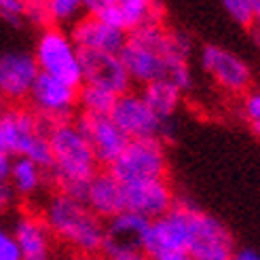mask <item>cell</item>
I'll return each mask as SVG.
<instances>
[{"mask_svg": "<svg viewBox=\"0 0 260 260\" xmlns=\"http://www.w3.org/2000/svg\"><path fill=\"white\" fill-rule=\"evenodd\" d=\"M51 25H61L63 23H74L79 19L83 11V0H45Z\"/></svg>", "mask_w": 260, "mask_h": 260, "instance_id": "cb8c5ba5", "label": "cell"}, {"mask_svg": "<svg viewBox=\"0 0 260 260\" xmlns=\"http://www.w3.org/2000/svg\"><path fill=\"white\" fill-rule=\"evenodd\" d=\"M41 216L53 239L72 254L102 256L106 222L91 212L83 199L53 192L45 201Z\"/></svg>", "mask_w": 260, "mask_h": 260, "instance_id": "3957f363", "label": "cell"}, {"mask_svg": "<svg viewBox=\"0 0 260 260\" xmlns=\"http://www.w3.org/2000/svg\"><path fill=\"white\" fill-rule=\"evenodd\" d=\"M74 123L79 125V129L85 134L87 142L93 148V154L100 165L110 167L116 159L121 157V152L129 144V138L114 125L110 119V114H85L79 112V116L74 119Z\"/></svg>", "mask_w": 260, "mask_h": 260, "instance_id": "5bb4252c", "label": "cell"}, {"mask_svg": "<svg viewBox=\"0 0 260 260\" xmlns=\"http://www.w3.org/2000/svg\"><path fill=\"white\" fill-rule=\"evenodd\" d=\"M194 205L188 199H176V205L165 216L150 220V224L142 239V252L148 260H157L167 254L188 252L192 212Z\"/></svg>", "mask_w": 260, "mask_h": 260, "instance_id": "8992f818", "label": "cell"}, {"mask_svg": "<svg viewBox=\"0 0 260 260\" xmlns=\"http://www.w3.org/2000/svg\"><path fill=\"white\" fill-rule=\"evenodd\" d=\"M11 157L0 150V184H9V172H11Z\"/></svg>", "mask_w": 260, "mask_h": 260, "instance_id": "1f68e13d", "label": "cell"}, {"mask_svg": "<svg viewBox=\"0 0 260 260\" xmlns=\"http://www.w3.org/2000/svg\"><path fill=\"white\" fill-rule=\"evenodd\" d=\"M140 95L144 98L148 108L159 116L161 121H170L180 108L182 91L172 81H154L146 87H142Z\"/></svg>", "mask_w": 260, "mask_h": 260, "instance_id": "7402d4cb", "label": "cell"}, {"mask_svg": "<svg viewBox=\"0 0 260 260\" xmlns=\"http://www.w3.org/2000/svg\"><path fill=\"white\" fill-rule=\"evenodd\" d=\"M15 192L9 184H0V218L11 212V207L15 205Z\"/></svg>", "mask_w": 260, "mask_h": 260, "instance_id": "f546056e", "label": "cell"}, {"mask_svg": "<svg viewBox=\"0 0 260 260\" xmlns=\"http://www.w3.org/2000/svg\"><path fill=\"white\" fill-rule=\"evenodd\" d=\"M70 38L79 51H104V53H121L127 34L112 28V25L100 21L98 17L83 15L79 17L72 28H70Z\"/></svg>", "mask_w": 260, "mask_h": 260, "instance_id": "ac0fdd59", "label": "cell"}, {"mask_svg": "<svg viewBox=\"0 0 260 260\" xmlns=\"http://www.w3.org/2000/svg\"><path fill=\"white\" fill-rule=\"evenodd\" d=\"M28 3H30V0H28Z\"/></svg>", "mask_w": 260, "mask_h": 260, "instance_id": "ab89813d", "label": "cell"}, {"mask_svg": "<svg viewBox=\"0 0 260 260\" xmlns=\"http://www.w3.org/2000/svg\"><path fill=\"white\" fill-rule=\"evenodd\" d=\"M252 127H254V132H256V136L260 138V125H252Z\"/></svg>", "mask_w": 260, "mask_h": 260, "instance_id": "74e56055", "label": "cell"}, {"mask_svg": "<svg viewBox=\"0 0 260 260\" xmlns=\"http://www.w3.org/2000/svg\"><path fill=\"white\" fill-rule=\"evenodd\" d=\"M125 212H134L146 220H157L165 216L176 205V192L167 178L144 180L123 184Z\"/></svg>", "mask_w": 260, "mask_h": 260, "instance_id": "4fadbf2b", "label": "cell"}, {"mask_svg": "<svg viewBox=\"0 0 260 260\" xmlns=\"http://www.w3.org/2000/svg\"><path fill=\"white\" fill-rule=\"evenodd\" d=\"M231 260H260V252L252 248H237Z\"/></svg>", "mask_w": 260, "mask_h": 260, "instance_id": "d6a6232c", "label": "cell"}, {"mask_svg": "<svg viewBox=\"0 0 260 260\" xmlns=\"http://www.w3.org/2000/svg\"><path fill=\"white\" fill-rule=\"evenodd\" d=\"M110 119L129 140L140 138H159L163 140L170 134V121H161L138 91H125L116 95L110 110Z\"/></svg>", "mask_w": 260, "mask_h": 260, "instance_id": "30bf717a", "label": "cell"}, {"mask_svg": "<svg viewBox=\"0 0 260 260\" xmlns=\"http://www.w3.org/2000/svg\"><path fill=\"white\" fill-rule=\"evenodd\" d=\"M47 180H49L47 170L38 163L23 159V157H15L11 161L9 186L15 192V197H23V199L36 197V194L45 188Z\"/></svg>", "mask_w": 260, "mask_h": 260, "instance_id": "44dd1931", "label": "cell"}, {"mask_svg": "<svg viewBox=\"0 0 260 260\" xmlns=\"http://www.w3.org/2000/svg\"><path fill=\"white\" fill-rule=\"evenodd\" d=\"M61 260H104V256H83V254H68Z\"/></svg>", "mask_w": 260, "mask_h": 260, "instance_id": "e575fe53", "label": "cell"}, {"mask_svg": "<svg viewBox=\"0 0 260 260\" xmlns=\"http://www.w3.org/2000/svg\"><path fill=\"white\" fill-rule=\"evenodd\" d=\"M224 7V11L229 13V17L243 25V28H250V25L256 23L254 19V3L252 0H220Z\"/></svg>", "mask_w": 260, "mask_h": 260, "instance_id": "d4e9b609", "label": "cell"}, {"mask_svg": "<svg viewBox=\"0 0 260 260\" xmlns=\"http://www.w3.org/2000/svg\"><path fill=\"white\" fill-rule=\"evenodd\" d=\"M83 11L125 34L161 23L163 17L159 0H83Z\"/></svg>", "mask_w": 260, "mask_h": 260, "instance_id": "ba28073f", "label": "cell"}, {"mask_svg": "<svg viewBox=\"0 0 260 260\" xmlns=\"http://www.w3.org/2000/svg\"><path fill=\"white\" fill-rule=\"evenodd\" d=\"M0 150L11 159L23 157L49 172V125L30 108L13 106L0 112Z\"/></svg>", "mask_w": 260, "mask_h": 260, "instance_id": "277c9868", "label": "cell"}, {"mask_svg": "<svg viewBox=\"0 0 260 260\" xmlns=\"http://www.w3.org/2000/svg\"><path fill=\"white\" fill-rule=\"evenodd\" d=\"M83 201L104 222L114 216L125 212V197H123V184L116 180L108 170H100L93 180L87 184Z\"/></svg>", "mask_w": 260, "mask_h": 260, "instance_id": "d6986e66", "label": "cell"}, {"mask_svg": "<svg viewBox=\"0 0 260 260\" xmlns=\"http://www.w3.org/2000/svg\"><path fill=\"white\" fill-rule=\"evenodd\" d=\"M150 224V220L134 212H121L106 220L104 226V250L102 254H114L125 250H142V239Z\"/></svg>", "mask_w": 260, "mask_h": 260, "instance_id": "ffe728a7", "label": "cell"}, {"mask_svg": "<svg viewBox=\"0 0 260 260\" xmlns=\"http://www.w3.org/2000/svg\"><path fill=\"white\" fill-rule=\"evenodd\" d=\"M49 148L51 167L47 176L53 182L55 192L83 199L87 184L100 172V163L74 119L49 125Z\"/></svg>", "mask_w": 260, "mask_h": 260, "instance_id": "7a4b0ae2", "label": "cell"}, {"mask_svg": "<svg viewBox=\"0 0 260 260\" xmlns=\"http://www.w3.org/2000/svg\"><path fill=\"white\" fill-rule=\"evenodd\" d=\"M108 172L121 184L167 178V152L163 140L159 138L129 140L121 157L108 167Z\"/></svg>", "mask_w": 260, "mask_h": 260, "instance_id": "52a82bcc", "label": "cell"}, {"mask_svg": "<svg viewBox=\"0 0 260 260\" xmlns=\"http://www.w3.org/2000/svg\"><path fill=\"white\" fill-rule=\"evenodd\" d=\"M199 61L203 72L226 93H248L252 85V70L237 53L220 47L203 45Z\"/></svg>", "mask_w": 260, "mask_h": 260, "instance_id": "7c38bea8", "label": "cell"}, {"mask_svg": "<svg viewBox=\"0 0 260 260\" xmlns=\"http://www.w3.org/2000/svg\"><path fill=\"white\" fill-rule=\"evenodd\" d=\"M235 239L229 226L210 212L194 207L188 256L192 260H231L235 254Z\"/></svg>", "mask_w": 260, "mask_h": 260, "instance_id": "8fae6325", "label": "cell"}, {"mask_svg": "<svg viewBox=\"0 0 260 260\" xmlns=\"http://www.w3.org/2000/svg\"><path fill=\"white\" fill-rule=\"evenodd\" d=\"M243 114L252 125H260V89L248 91L243 98Z\"/></svg>", "mask_w": 260, "mask_h": 260, "instance_id": "f1b7e54d", "label": "cell"}, {"mask_svg": "<svg viewBox=\"0 0 260 260\" xmlns=\"http://www.w3.org/2000/svg\"><path fill=\"white\" fill-rule=\"evenodd\" d=\"M11 231L19 245L21 260H55L57 241L51 235L41 214L21 212L15 218Z\"/></svg>", "mask_w": 260, "mask_h": 260, "instance_id": "e0dca14e", "label": "cell"}, {"mask_svg": "<svg viewBox=\"0 0 260 260\" xmlns=\"http://www.w3.org/2000/svg\"><path fill=\"white\" fill-rule=\"evenodd\" d=\"M25 21H30L38 28H49L51 25V19H49V11H47V5L45 0H30L28 3V9H25Z\"/></svg>", "mask_w": 260, "mask_h": 260, "instance_id": "83f0119b", "label": "cell"}, {"mask_svg": "<svg viewBox=\"0 0 260 260\" xmlns=\"http://www.w3.org/2000/svg\"><path fill=\"white\" fill-rule=\"evenodd\" d=\"M190 51L192 43L186 34L167 30L163 23H150L127 34L119 55L132 83L146 87L154 81H172L184 93L192 87Z\"/></svg>", "mask_w": 260, "mask_h": 260, "instance_id": "6da1fadb", "label": "cell"}, {"mask_svg": "<svg viewBox=\"0 0 260 260\" xmlns=\"http://www.w3.org/2000/svg\"><path fill=\"white\" fill-rule=\"evenodd\" d=\"M32 55L41 74L53 76V79L70 83L74 87L83 85L81 51L70 38V32L59 28V25H49V28L41 30Z\"/></svg>", "mask_w": 260, "mask_h": 260, "instance_id": "5b68a950", "label": "cell"}, {"mask_svg": "<svg viewBox=\"0 0 260 260\" xmlns=\"http://www.w3.org/2000/svg\"><path fill=\"white\" fill-rule=\"evenodd\" d=\"M157 260H192L186 252H178V254H167V256H161Z\"/></svg>", "mask_w": 260, "mask_h": 260, "instance_id": "836d02e7", "label": "cell"}, {"mask_svg": "<svg viewBox=\"0 0 260 260\" xmlns=\"http://www.w3.org/2000/svg\"><path fill=\"white\" fill-rule=\"evenodd\" d=\"M104 260H148L142 250H125L114 254H104Z\"/></svg>", "mask_w": 260, "mask_h": 260, "instance_id": "4dcf8cb0", "label": "cell"}, {"mask_svg": "<svg viewBox=\"0 0 260 260\" xmlns=\"http://www.w3.org/2000/svg\"><path fill=\"white\" fill-rule=\"evenodd\" d=\"M116 95L106 89L91 87V85H81L79 87V108L85 114H110L114 106Z\"/></svg>", "mask_w": 260, "mask_h": 260, "instance_id": "603a6c76", "label": "cell"}, {"mask_svg": "<svg viewBox=\"0 0 260 260\" xmlns=\"http://www.w3.org/2000/svg\"><path fill=\"white\" fill-rule=\"evenodd\" d=\"M0 260H21L15 235L5 224H0Z\"/></svg>", "mask_w": 260, "mask_h": 260, "instance_id": "4316f807", "label": "cell"}, {"mask_svg": "<svg viewBox=\"0 0 260 260\" xmlns=\"http://www.w3.org/2000/svg\"><path fill=\"white\" fill-rule=\"evenodd\" d=\"M36 59L28 51H7L0 55V95L7 102H28L38 79Z\"/></svg>", "mask_w": 260, "mask_h": 260, "instance_id": "2e32d148", "label": "cell"}, {"mask_svg": "<svg viewBox=\"0 0 260 260\" xmlns=\"http://www.w3.org/2000/svg\"><path fill=\"white\" fill-rule=\"evenodd\" d=\"M252 3H254V19H256L254 25H258L260 23V0H252Z\"/></svg>", "mask_w": 260, "mask_h": 260, "instance_id": "d590c367", "label": "cell"}, {"mask_svg": "<svg viewBox=\"0 0 260 260\" xmlns=\"http://www.w3.org/2000/svg\"><path fill=\"white\" fill-rule=\"evenodd\" d=\"M28 0H0V17L13 25H21L25 21Z\"/></svg>", "mask_w": 260, "mask_h": 260, "instance_id": "484cf974", "label": "cell"}, {"mask_svg": "<svg viewBox=\"0 0 260 260\" xmlns=\"http://www.w3.org/2000/svg\"><path fill=\"white\" fill-rule=\"evenodd\" d=\"M81 72L83 85L106 89L114 95H121L132 89V79H129L119 53L81 51Z\"/></svg>", "mask_w": 260, "mask_h": 260, "instance_id": "9a60e30c", "label": "cell"}, {"mask_svg": "<svg viewBox=\"0 0 260 260\" xmlns=\"http://www.w3.org/2000/svg\"><path fill=\"white\" fill-rule=\"evenodd\" d=\"M3 104H5V100H3V95H0V112L5 110V108H3Z\"/></svg>", "mask_w": 260, "mask_h": 260, "instance_id": "f35d334b", "label": "cell"}, {"mask_svg": "<svg viewBox=\"0 0 260 260\" xmlns=\"http://www.w3.org/2000/svg\"><path fill=\"white\" fill-rule=\"evenodd\" d=\"M254 41H256V45H258V49H260V23L254 25Z\"/></svg>", "mask_w": 260, "mask_h": 260, "instance_id": "8d00e7d4", "label": "cell"}, {"mask_svg": "<svg viewBox=\"0 0 260 260\" xmlns=\"http://www.w3.org/2000/svg\"><path fill=\"white\" fill-rule=\"evenodd\" d=\"M30 110L41 116L47 125H55L74 119V110L79 108V87L63 83L47 74H38V79L28 95Z\"/></svg>", "mask_w": 260, "mask_h": 260, "instance_id": "9c48e42d", "label": "cell"}]
</instances>
